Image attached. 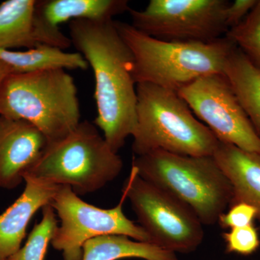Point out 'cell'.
I'll list each match as a JSON object with an SVG mask.
<instances>
[{
  "mask_svg": "<svg viewBox=\"0 0 260 260\" xmlns=\"http://www.w3.org/2000/svg\"><path fill=\"white\" fill-rule=\"evenodd\" d=\"M0 60L11 74H25L51 70L88 69L89 65L79 52H66L59 48L38 44L26 51H0Z\"/></svg>",
  "mask_w": 260,
  "mask_h": 260,
  "instance_id": "9a60e30c",
  "label": "cell"
},
{
  "mask_svg": "<svg viewBox=\"0 0 260 260\" xmlns=\"http://www.w3.org/2000/svg\"><path fill=\"white\" fill-rule=\"evenodd\" d=\"M10 75H11V71H10L9 68L3 61L0 60V85L3 83L5 78Z\"/></svg>",
  "mask_w": 260,
  "mask_h": 260,
  "instance_id": "cb8c5ba5",
  "label": "cell"
},
{
  "mask_svg": "<svg viewBox=\"0 0 260 260\" xmlns=\"http://www.w3.org/2000/svg\"><path fill=\"white\" fill-rule=\"evenodd\" d=\"M136 125L133 150L137 156L162 150L188 156H211L219 141L193 115L178 92L148 83L136 85Z\"/></svg>",
  "mask_w": 260,
  "mask_h": 260,
  "instance_id": "3957f363",
  "label": "cell"
},
{
  "mask_svg": "<svg viewBox=\"0 0 260 260\" xmlns=\"http://www.w3.org/2000/svg\"><path fill=\"white\" fill-rule=\"evenodd\" d=\"M72 44L85 58L95 78L94 123L113 151H118L136 125L134 58L114 20L77 19L69 22Z\"/></svg>",
  "mask_w": 260,
  "mask_h": 260,
  "instance_id": "6da1fadb",
  "label": "cell"
},
{
  "mask_svg": "<svg viewBox=\"0 0 260 260\" xmlns=\"http://www.w3.org/2000/svg\"><path fill=\"white\" fill-rule=\"evenodd\" d=\"M225 36L235 43L260 73V0L245 18L229 29Z\"/></svg>",
  "mask_w": 260,
  "mask_h": 260,
  "instance_id": "ffe728a7",
  "label": "cell"
},
{
  "mask_svg": "<svg viewBox=\"0 0 260 260\" xmlns=\"http://www.w3.org/2000/svg\"><path fill=\"white\" fill-rule=\"evenodd\" d=\"M130 8L127 0H37L34 15L36 41L38 44L65 50L73 44L61 31V23L77 19L114 20Z\"/></svg>",
  "mask_w": 260,
  "mask_h": 260,
  "instance_id": "8fae6325",
  "label": "cell"
},
{
  "mask_svg": "<svg viewBox=\"0 0 260 260\" xmlns=\"http://www.w3.org/2000/svg\"><path fill=\"white\" fill-rule=\"evenodd\" d=\"M178 93L219 142L260 155V138L225 75L201 77Z\"/></svg>",
  "mask_w": 260,
  "mask_h": 260,
  "instance_id": "30bf717a",
  "label": "cell"
},
{
  "mask_svg": "<svg viewBox=\"0 0 260 260\" xmlns=\"http://www.w3.org/2000/svg\"><path fill=\"white\" fill-rule=\"evenodd\" d=\"M257 0H236L226 10V25L229 29L239 25L257 3Z\"/></svg>",
  "mask_w": 260,
  "mask_h": 260,
  "instance_id": "603a6c76",
  "label": "cell"
},
{
  "mask_svg": "<svg viewBox=\"0 0 260 260\" xmlns=\"http://www.w3.org/2000/svg\"><path fill=\"white\" fill-rule=\"evenodd\" d=\"M54 210L50 205L42 208V219L36 224L23 247L8 260H44L48 247L58 227Z\"/></svg>",
  "mask_w": 260,
  "mask_h": 260,
  "instance_id": "d6986e66",
  "label": "cell"
},
{
  "mask_svg": "<svg viewBox=\"0 0 260 260\" xmlns=\"http://www.w3.org/2000/svg\"><path fill=\"white\" fill-rule=\"evenodd\" d=\"M132 167L142 179L189 207L203 225L218 223L232 202V184L213 155L188 156L155 150L134 157Z\"/></svg>",
  "mask_w": 260,
  "mask_h": 260,
  "instance_id": "5b68a950",
  "label": "cell"
},
{
  "mask_svg": "<svg viewBox=\"0 0 260 260\" xmlns=\"http://www.w3.org/2000/svg\"><path fill=\"white\" fill-rule=\"evenodd\" d=\"M97 128L89 121H80L62 139L48 143L25 175L70 186L78 195L102 189L120 174L123 161Z\"/></svg>",
  "mask_w": 260,
  "mask_h": 260,
  "instance_id": "8992f818",
  "label": "cell"
},
{
  "mask_svg": "<svg viewBox=\"0 0 260 260\" xmlns=\"http://www.w3.org/2000/svg\"><path fill=\"white\" fill-rule=\"evenodd\" d=\"M225 252L242 256L255 253L260 246L259 231L254 225L230 229L222 234Z\"/></svg>",
  "mask_w": 260,
  "mask_h": 260,
  "instance_id": "44dd1931",
  "label": "cell"
},
{
  "mask_svg": "<svg viewBox=\"0 0 260 260\" xmlns=\"http://www.w3.org/2000/svg\"><path fill=\"white\" fill-rule=\"evenodd\" d=\"M179 260L175 253L155 244L120 235L94 238L85 243L82 260Z\"/></svg>",
  "mask_w": 260,
  "mask_h": 260,
  "instance_id": "2e32d148",
  "label": "cell"
},
{
  "mask_svg": "<svg viewBox=\"0 0 260 260\" xmlns=\"http://www.w3.org/2000/svg\"><path fill=\"white\" fill-rule=\"evenodd\" d=\"M124 200L122 195L116 207L103 209L84 202L70 186H60L50 203L60 219L51 240L53 247L61 251L64 260H82L85 243L102 236H125L151 243L144 229L126 216Z\"/></svg>",
  "mask_w": 260,
  "mask_h": 260,
  "instance_id": "ba28073f",
  "label": "cell"
},
{
  "mask_svg": "<svg viewBox=\"0 0 260 260\" xmlns=\"http://www.w3.org/2000/svg\"><path fill=\"white\" fill-rule=\"evenodd\" d=\"M114 25L133 53L135 83L154 84L177 92L201 77L224 74L227 59L237 47L225 36L210 43L166 42L131 24L114 20Z\"/></svg>",
  "mask_w": 260,
  "mask_h": 260,
  "instance_id": "7a4b0ae2",
  "label": "cell"
},
{
  "mask_svg": "<svg viewBox=\"0 0 260 260\" xmlns=\"http://www.w3.org/2000/svg\"><path fill=\"white\" fill-rule=\"evenodd\" d=\"M37 0H8L0 5V51L38 45L34 15Z\"/></svg>",
  "mask_w": 260,
  "mask_h": 260,
  "instance_id": "ac0fdd59",
  "label": "cell"
},
{
  "mask_svg": "<svg viewBox=\"0 0 260 260\" xmlns=\"http://www.w3.org/2000/svg\"><path fill=\"white\" fill-rule=\"evenodd\" d=\"M47 144L46 137L30 123L0 116V188L20 185Z\"/></svg>",
  "mask_w": 260,
  "mask_h": 260,
  "instance_id": "7c38bea8",
  "label": "cell"
},
{
  "mask_svg": "<svg viewBox=\"0 0 260 260\" xmlns=\"http://www.w3.org/2000/svg\"><path fill=\"white\" fill-rule=\"evenodd\" d=\"M224 75L260 138V73L237 47L224 67Z\"/></svg>",
  "mask_w": 260,
  "mask_h": 260,
  "instance_id": "e0dca14e",
  "label": "cell"
},
{
  "mask_svg": "<svg viewBox=\"0 0 260 260\" xmlns=\"http://www.w3.org/2000/svg\"><path fill=\"white\" fill-rule=\"evenodd\" d=\"M0 116L28 121L48 143L62 139L81 121L75 80L65 70L8 75L0 85Z\"/></svg>",
  "mask_w": 260,
  "mask_h": 260,
  "instance_id": "277c9868",
  "label": "cell"
},
{
  "mask_svg": "<svg viewBox=\"0 0 260 260\" xmlns=\"http://www.w3.org/2000/svg\"><path fill=\"white\" fill-rule=\"evenodd\" d=\"M257 219V210L252 205L246 203L231 205L228 211L219 217L218 223L222 229H232L254 225Z\"/></svg>",
  "mask_w": 260,
  "mask_h": 260,
  "instance_id": "7402d4cb",
  "label": "cell"
},
{
  "mask_svg": "<svg viewBox=\"0 0 260 260\" xmlns=\"http://www.w3.org/2000/svg\"><path fill=\"white\" fill-rule=\"evenodd\" d=\"M122 195L129 200L139 225L150 242L172 252L188 254L204 239L203 225L189 207L169 192L144 180L132 167Z\"/></svg>",
  "mask_w": 260,
  "mask_h": 260,
  "instance_id": "52a82bcc",
  "label": "cell"
},
{
  "mask_svg": "<svg viewBox=\"0 0 260 260\" xmlns=\"http://www.w3.org/2000/svg\"><path fill=\"white\" fill-rule=\"evenodd\" d=\"M22 194L0 215V260H8L21 248L30 220L37 212L50 205L60 186L25 175Z\"/></svg>",
  "mask_w": 260,
  "mask_h": 260,
  "instance_id": "4fadbf2b",
  "label": "cell"
},
{
  "mask_svg": "<svg viewBox=\"0 0 260 260\" xmlns=\"http://www.w3.org/2000/svg\"><path fill=\"white\" fill-rule=\"evenodd\" d=\"M213 156L232 184L230 205L237 203L252 205L257 210L260 222L259 154L219 142Z\"/></svg>",
  "mask_w": 260,
  "mask_h": 260,
  "instance_id": "5bb4252c",
  "label": "cell"
},
{
  "mask_svg": "<svg viewBox=\"0 0 260 260\" xmlns=\"http://www.w3.org/2000/svg\"><path fill=\"white\" fill-rule=\"evenodd\" d=\"M227 0H150L143 10L130 8L133 27L172 42L210 43L229 30Z\"/></svg>",
  "mask_w": 260,
  "mask_h": 260,
  "instance_id": "9c48e42d",
  "label": "cell"
}]
</instances>
